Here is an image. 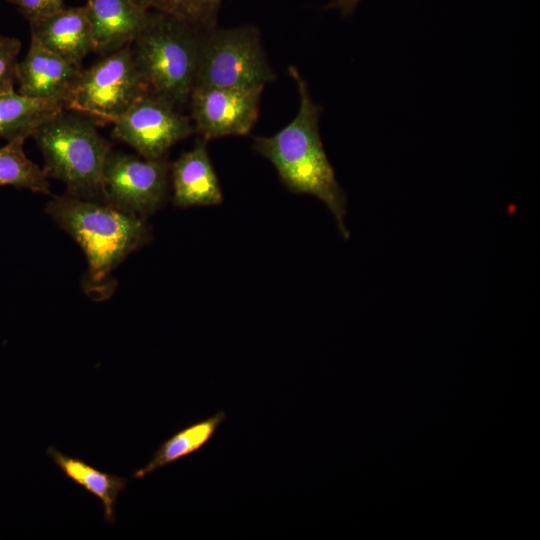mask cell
I'll use <instances>...</instances> for the list:
<instances>
[{"label":"cell","instance_id":"16","mask_svg":"<svg viewBox=\"0 0 540 540\" xmlns=\"http://www.w3.org/2000/svg\"><path fill=\"white\" fill-rule=\"evenodd\" d=\"M225 419V412L220 410L206 419L191 423L177 431L160 444L151 460L136 470L133 478H144L160 468L197 452L216 435Z\"/></svg>","mask_w":540,"mask_h":540},{"label":"cell","instance_id":"2","mask_svg":"<svg viewBox=\"0 0 540 540\" xmlns=\"http://www.w3.org/2000/svg\"><path fill=\"white\" fill-rule=\"evenodd\" d=\"M46 212L83 249L93 285L102 282L130 253L151 239L146 218L105 202L66 193L52 197Z\"/></svg>","mask_w":540,"mask_h":540},{"label":"cell","instance_id":"17","mask_svg":"<svg viewBox=\"0 0 540 540\" xmlns=\"http://www.w3.org/2000/svg\"><path fill=\"white\" fill-rule=\"evenodd\" d=\"M24 141L16 138L0 147V186L50 194L48 177L43 168L26 156Z\"/></svg>","mask_w":540,"mask_h":540},{"label":"cell","instance_id":"23","mask_svg":"<svg viewBox=\"0 0 540 540\" xmlns=\"http://www.w3.org/2000/svg\"><path fill=\"white\" fill-rule=\"evenodd\" d=\"M7 1H9V2H10L11 0H7Z\"/></svg>","mask_w":540,"mask_h":540},{"label":"cell","instance_id":"3","mask_svg":"<svg viewBox=\"0 0 540 540\" xmlns=\"http://www.w3.org/2000/svg\"><path fill=\"white\" fill-rule=\"evenodd\" d=\"M63 110L32 135L41 150L47 177L62 181L67 194L104 202L103 173L109 143L99 134L93 118Z\"/></svg>","mask_w":540,"mask_h":540},{"label":"cell","instance_id":"19","mask_svg":"<svg viewBox=\"0 0 540 540\" xmlns=\"http://www.w3.org/2000/svg\"><path fill=\"white\" fill-rule=\"evenodd\" d=\"M21 41L0 35V93L14 90Z\"/></svg>","mask_w":540,"mask_h":540},{"label":"cell","instance_id":"4","mask_svg":"<svg viewBox=\"0 0 540 540\" xmlns=\"http://www.w3.org/2000/svg\"><path fill=\"white\" fill-rule=\"evenodd\" d=\"M202 31L153 10L131 47L148 92L176 108L187 104L194 88Z\"/></svg>","mask_w":540,"mask_h":540},{"label":"cell","instance_id":"5","mask_svg":"<svg viewBox=\"0 0 540 540\" xmlns=\"http://www.w3.org/2000/svg\"><path fill=\"white\" fill-rule=\"evenodd\" d=\"M276 79L253 25L217 28L201 34L194 87L256 89Z\"/></svg>","mask_w":540,"mask_h":540},{"label":"cell","instance_id":"7","mask_svg":"<svg viewBox=\"0 0 540 540\" xmlns=\"http://www.w3.org/2000/svg\"><path fill=\"white\" fill-rule=\"evenodd\" d=\"M169 172L166 157L146 159L110 152L103 173L104 202L146 218L164 205Z\"/></svg>","mask_w":540,"mask_h":540},{"label":"cell","instance_id":"9","mask_svg":"<svg viewBox=\"0 0 540 540\" xmlns=\"http://www.w3.org/2000/svg\"><path fill=\"white\" fill-rule=\"evenodd\" d=\"M263 89L194 87L189 98L194 131L206 142L248 135L259 115Z\"/></svg>","mask_w":540,"mask_h":540},{"label":"cell","instance_id":"8","mask_svg":"<svg viewBox=\"0 0 540 540\" xmlns=\"http://www.w3.org/2000/svg\"><path fill=\"white\" fill-rule=\"evenodd\" d=\"M112 136L133 147L141 157L160 159L194 132L190 119L169 102L149 92L113 122Z\"/></svg>","mask_w":540,"mask_h":540},{"label":"cell","instance_id":"18","mask_svg":"<svg viewBox=\"0 0 540 540\" xmlns=\"http://www.w3.org/2000/svg\"><path fill=\"white\" fill-rule=\"evenodd\" d=\"M222 0H154L151 10L171 15L204 32L216 27Z\"/></svg>","mask_w":540,"mask_h":540},{"label":"cell","instance_id":"20","mask_svg":"<svg viewBox=\"0 0 540 540\" xmlns=\"http://www.w3.org/2000/svg\"><path fill=\"white\" fill-rule=\"evenodd\" d=\"M29 23L38 22L63 10V0H11Z\"/></svg>","mask_w":540,"mask_h":540},{"label":"cell","instance_id":"22","mask_svg":"<svg viewBox=\"0 0 540 540\" xmlns=\"http://www.w3.org/2000/svg\"><path fill=\"white\" fill-rule=\"evenodd\" d=\"M131 1L147 10H151V6L154 2V0H131Z\"/></svg>","mask_w":540,"mask_h":540},{"label":"cell","instance_id":"1","mask_svg":"<svg viewBox=\"0 0 540 540\" xmlns=\"http://www.w3.org/2000/svg\"><path fill=\"white\" fill-rule=\"evenodd\" d=\"M299 94V109L285 127L270 136L253 138V148L275 167L283 184L292 192L319 199L336 220L341 235L350 234L345 225L346 194L325 152L319 130L321 107L295 66H289Z\"/></svg>","mask_w":540,"mask_h":540},{"label":"cell","instance_id":"6","mask_svg":"<svg viewBox=\"0 0 540 540\" xmlns=\"http://www.w3.org/2000/svg\"><path fill=\"white\" fill-rule=\"evenodd\" d=\"M147 92L127 45L81 70L64 106L65 110L113 123Z\"/></svg>","mask_w":540,"mask_h":540},{"label":"cell","instance_id":"13","mask_svg":"<svg viewBox=\"0 0 540 540\" xmlns=\"http://www.w3.org/2000/svg\"><path fill=\"white\" fill-rule=\"evenodd\" d=\"M30 26L31 35L42 45L73 65L81 67L82 60L93 52L91 26L85 5L64 8Z\"/></svg>","mask_w":540,"mask_h":540},{"label":"cell","instance_id":"21","mask_svg":"<svg viewBox=\"0 0 540 540\" xmlns=\"http://www.w3.org/2000/svg\"><path fill=\"white\" fill-rule=\"evenodd\" d=\"M362 0H332L325 8L328 10H336L342 16H349L353 14Z\"/></svg>","mask_w":540,"mask_h":540},{"label":"cell","instance_id":"11","mask_svg":"<svg viewBox=\"0 0 540 540\" xmlns=\"http://www.w3.org/2000/svg\"><path fill=\"white\" fill-rule=\"evenodd\" d=\"M93 52L103 55L131 43L146 26L150 10L131 0H87Z\"/></svg>","mask_w":540,"mask_h":540},{"label":"cell","instance_id":"15","mask_svg":"<svg viewBox=\"0 0 540 540\" xmlns=\"http://www.w3.org/2000/svg\"><path fill=\"white\" fill-rule=\"evenodd\" d=\"M46 453L68 479L102 503L105 520L114 523L115 504L127 485V479L101 471L79 458L67 456L53 446Z\"/></svg>","mask_w":540,"mask_h":540},{"label":"cell","instance_id":"12","mask_svg":"<svg viewBox=\"0 0 540 540\" xmlns=\"http://www.w3.org/2000/svg\"><path fill=\"white\" fill-rule=\"evenodd\" d=\"M170 172L176 207L214 206L222 202L221 186L203 139L182 153L170 165Z\"/></svg>","mask_w":540,"mask_h":540},{"label":"cell","instance_id":"14","mask_svg":"<svg viewBox=\"0 0 540 540\" xmlns=\"http://www.w3.org/2000/svg\"><path fill=\"white\" fill-rule=\"evenodd\" d=\"M64 109L62 100L31 98L14 90L0 93V138L10 141L32 137L43 123Z\"/></svg>","mask_w":540,"mask_h":540},{"label":"cell","instance_id":"10","mask_svg":"<svg viewBox=\"0 0 540 540\" xmlns=\"http://www.w3.org/2000/svg\"><path fill=\"white\" fill-rule=\"evenodd\" d=\"M81 70V67L53 53L31 35L28 52L16 67L18 93L31 98L64 102Z\"/></svg>","mask_w":540,"mask_h":540}]
</instances>
